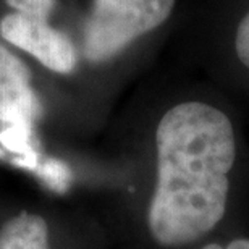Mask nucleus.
Segmentation results:
<instances>
[{"label":"nucleus","mask_w":249,"mask_h":249,"mask_svg":"<svg viewBox=\"0 0 249 249\" xmlns=\"http://www.w3.org/2000/svg\"><path fill=\"white\" fill-rule=\"evenodd\" d=\"M157 185L149 228L163 246L199 240L225 215L228 172L236 157L233 124L204 102L172 107L156 131Z\"/></svg>","instance_id":"obj_1"},{"label":"nucleus","mask_w":249,"mask_h":249,"mask_svg":"<svg viewBox=\"0 0 249 249\" xmlns=\"http://www.w3.org/2000/svg\"><path fill=\"white\" fill-rule=\"evenodd\" d=\"M175 0H94L84 28V55L104 62L170 17Z\"/></svg>","instance_id":"obj_2"},{"label":"nucleus","mask_w":249,"mask_h":249,"mask_svg":"<svg viewBox=\"0 0 249 249\" xmlns=\"http://www.w3.org/2000/svg\"><path fill=\"white\" fill-rule=\"evenodd\" d=\"M0 34L10 44L36 57L52 71L70 73L76 67L73 42L63 33L49 26L47 19L10 13L0 21Z\"/></svg>","instance_id":"obj_3"},{"label":"nucleus","mask_w":249,"mask_h":249,"mask_svg":"<svg viewBox=\"0 0 249 249\" xmlns=\"http://www.w3.org/2000/svg\"><path fill=\"white\" fill-rule=\"evenodd\" d=\"M39 113V101L29 81L0 78V122L29 128Z\"/></svg>","instance_id":"obj_4"},{"label":"nucleus","mask_w":249,"mask_h":249,"mask_svg":"<svg viewBox=\"0 0 249 249\" xmlns=\"http://www.w3.org/2000/svg\"><path fill=\"white\" fill-rule=\"evenodd\" d=\"M0 249H49L46 220L34 213H19L0 230Z\"/></svg>","instance_id":"obj_5"},{"label":"nucleus","mask_w":249,"mask_h":249,"mask_svg":"<svg viewBox=\"0 0 249 249\" xmlns=\"http://www.w3.org/2000/svg\"><path fill=\"white\" fill-rule=\"evenodd\" d=\"M7 3L15 12L24 17L47 19L52 10L55 8L57 0H7Z\"/></svg>","instance_id":"obj_6"},{"label":"nucleus","mask_w":249,"mask_h":249,"mask_svg":"<svg viewBox=\"0 0 249 249\" xmlns=\"http://www.w3.org/2000/svg\"><path fill=\"white\" fill-rule=\"evenodd\" d=\"M0 78L29 81V71L24 63L12 52H8L2 44H0Z\"/></svg>","instance_id":"obj_7"},{"label":"nucleus","mask_w":249,"mask_h":249,"mask_svg":"<svg viewBox=\"0 0 249 249\" xmlns=\"http://www.w3.org/2000/svg\"><path fill=\"white\" fill-rule=\"evenodd\" d=\"M236 57L246 68H249V12L241 18L235 34Z\"/></svg>","instance_id":"obj_8"},{"label":"nucleus","mask_w":249,"mask_h":249,"mask_svg":"<svg viewBox=\"0 0 249 249\" xmlns=\"http://www.w3.org/2000/svg\"><path fill=\"white\" fill-rule=\"evenodd\" d=\"M202 249H249V240H235V241H231L227 248H222L220 245L212 243V245L204 246Z\"/></svg>","instance_id":"obj_9"}]
</instances>
